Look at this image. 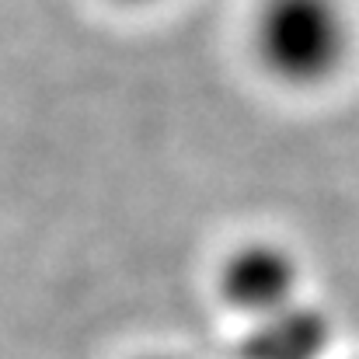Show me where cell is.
I'll return each instance as SVG.
<instances>
[{
	"label": "cell",
	"mask_w": 359,
	"mask_h": 359,
	"mask_svg": "<svg viewBox=\"0 0 359 359\" xmlns=\"http://www.w3.org/2000/svg\"><path fill=\"white\" fill-rule=\"evenodd\" d=\"M251 49L283 88H325L353 56V14L346 0H258Z\"/></svg>",
	"instance_id": "6da1fadb"
},
{
	"label": "cell",
	"mask_w": 359,
	"mask_h": 359,
	"mask_svg": "<svg viewBox=\"0 0 359 359\" xmlns=\"http://www.w3.org/2000/svg\"><path fill=\"white\" fill-rule=\"evenodd\" d=\"M217 283H220V300L231 311L244 314L248 321H262L297 304L304 269L286 244L255 238L248 244H238L224 258Z\"/></svg>",
	"instance_id": "7a4b0ae2"
},
{
	"label": "cell",
	"mask_w": 359,
	"mask_h": 359,
	"mask_svg": "<svg viewBox=\"0 0 359 359\" xmlns=\"http://www.w3.org/2000/svg\"><path fill=\"white\" fill-rule=\"evenodd\" d=\"M328 321L304 304H293L272 318L251 321L241 346L244 359H321L328 346Z\"/></svg>",
	"instance_id": "3957f363"
},
{
	"label": "cell",
	"mask_w": 359,
	"mask_h": 359,
	"mask_svg": "<svg viewBox=\"0 0 359 359\" xmlns=\"http://www.w3.org/2000/svg\"><path fill=\"white\" fill-rule=\"evenodd\" d=\"M119 4H129V7H150V4H161V0H119Z\"/></svg>",
	"instance_id": "277c9868"
},
{
	"label": "cell",
	"mask_w": 359,
	"mask_h": 359,
	"mask_svg": "<svg viewBox=\"0 0 359 359\" xmlns=\"http://www.w3.org/2000/svg\"><path fill=\"white\" fill-rule=\"evenodd\" d=\"M143 359H171V356H143Z\"/></svg>",
	"instance_id": "5b68a950"
}]
</instances>
